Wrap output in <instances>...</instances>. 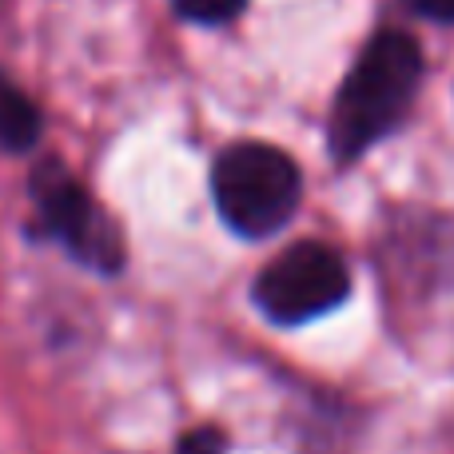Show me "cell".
<instances>
[{"label": "cell", "mask_w": 454, "mask_h": 454, "mask_svg": "<svg viewBox=\"0 0 454 454\" xmlns=\"http://www.w3.org/2000/svg\"><path fill=\"white\" fill-rule=\"evenodd\" d=\"M423 80V52L407 32H379L359 52L335 96L327 148L339 164L359 160L391 128L403 124Z\"/></svg>", "instance_id": "1"}, {"label": "cell", "mask_w": 454, "mask_h": 454, "mask_svg": "<svg viewBox=\"0 0 454 454\" xmlns=\"http://www.w3.org/2000/svg\"><path fill=\"white\" fill-rule=\"evenodd\" d=\"M212 196L231 231L263 239L295 215L303 180L287 152L271 144H235L212 168Z\"/></svg>", "instance_id": "2"}, {"label": "cell", "mask_w": 454, "mask_h": 454, "mask_svg": "<svg viewBox=\"0 0 454 454\" xmlns=\"http://www.w3.org/2000/svg\"><path fill=\"white\" fill-rule=\"evenodd\" d=\"M351 291V275L339 251L327 243H295L259 271L255 303L279 327H299L335 311Z\"/></svg>", "instance_id": "3"}, {"label": "cell", "mask_w": 454, "mask_h": 454, "mask_svg": "<svg viewBox=\"0 0 454 454\" xmlns=\"http://www.w3.org/2000/svg\"><path fill=\"white\" fill-rule=\"evenodd\" d=\"M32 200H36V212L44 227L80 259V263L96 267V271L112 275L124 263V239H120V227L68 176V168L48 160L36 168L32 176Z\"/></svg>", "instance_id": "4"}, {"label": "cell", "mask_w": 454, "mask_h": 454, "mask_svg": "<svg viewBox=\"0 0 454 454\" xmlns=\"http://www.w3.org/2000/svg\"><path fill=\"white\" fill-rule=\"evenodd\" d=\"M40 140V112L8 76H0V148L28 152Z\"/></svg>", "instance_id": "5"}, {"label": "cell", "mask_w": 454, "mask_h": 454, "mask_svg": "<svg viewBox=\"0 0 454 454\" xmlns=\"http://www.w3.org/2000/svg\"><path fill=\"white\" fill-rule=\"evenodd\" d=\"M172 4H176V12H180L184 20L223 24V20H231V16H239L247 0H172Z\"/></svg>", "instance_id": "6"}, {"label": "cell", "mask_w": 454, "mask_h": 454, "mask_svg": "<svg viewBox=\"0 0 454 454\" xmlns=\"http://www.w3.org/2000/svg\"><path fill=\"white\" fill-rule=\"evenodd\" d=\"M227 450V439L220 431H212V427H204V431H192L188 439L180 442V454H223Z\"/></svg>", "instance_id": "7"}, {"label": "cell", "mask_w": 454, "mask_h": 454, "mask_svg": "<svg viewBox=\"0 0 454 454\" xmlns=\"http://www.w3.org/2000/svg\"><path fill=\"white\" fill-rule=\"evenodd\" d=\"M419 16L427 20H442V24H454V0H407Z\"/></svg>", "instance_id": "8"}]
</instances>
